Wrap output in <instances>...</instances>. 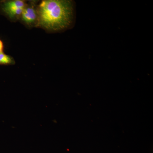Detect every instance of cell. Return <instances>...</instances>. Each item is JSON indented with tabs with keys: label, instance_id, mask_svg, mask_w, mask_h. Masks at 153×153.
Returning <instances> with one entry per match:
<instances>
[{
	"label": "cell",
	"instance_id": "1",
	"mask_svg": "<svg viewBox=\"0 0 153 153\" xmlns=\"http://www.w3.org/2000/svg\"><path fill=\"white\" fill-rule=\"evenodd\" d=\"M72 1L44 0L38 6L37 26L52 31L68 28L73 16Z\"/></svg>",
	"mask_w": 153,
	"mask_h": 153
},
{
	"label": "cell",
	"instance_id": "2",
	"mask_svg": "<svg viewBox=\"0 0 153 153\" xmlns=\"http://www.w3.org/2000/svg\"><path fill=\"white\" fill-rule=\"evenodd\" d=\"M26 5L25 1L21 0L4 1L1 2L0 8L9 18L15 19L21 16Z\"/></svg>",
	"mask_w": 153,
	"mask_h": 153
},
{
	"label": "cell",
	"instance_id": "3",
	"mask_svg": "<svg viewBox=\"0 0 153 153\" xmlns=\"http://www.w3.org/2000/svg\"><path fill=\"white\" fill-rule=\"evenodd\" d=\"M21 17L22 21L27 25H33L36 22L37 23L38 11L35 5L32 4L29 6L26 5Z\"/></svg>",
	"mask_w": 153,
	"mask_h": 153
},
{
	"label": "cell",
	"instance_id": "4",
	"mask_svg": "<svg viewBox=\"0 0 153 153\" xmlns=\"http://www.w3.org/2000/svg\"><path fill=\"white\" fill-rule=\"evenodd\" d=\"M15 63L13 57L3 52L0 53V65H12Z\"/></svg>",
	"mask_w": 153,
	"mask_h": 153
},
{
	"label": "cell",
	"instance_id": "5",
	"mask_svg": "<svg viewBox=\"0 0 153 153\" xmlns=\"http://www.w3.org/2000/svg\"><path fill=\"white\" fill-rule=\"evenodd\" d=\"M3 49H4V44L2 41L0 40V53L3 52Z\"/></svg>",
	"mask_w": 153,
	"mask_h": 153
}]
</instances>
